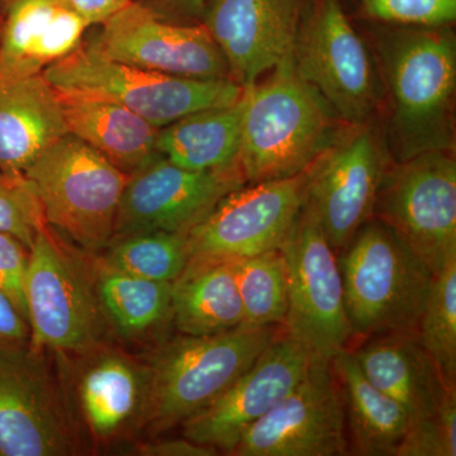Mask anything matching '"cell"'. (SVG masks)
I'll list each match as a JSON object with an SVG mask.
<instances>
[{
  "mask_svg": "<svg viewBox=\"0 0 456 456\" xmlns=\"http://www.w3.org/2000/svg\"><path fill=\"white\" fill-rule=\"evenodd\" d=\"M28 261L29 248L17 237L0 232V290L7 294L26 320L25 283Z\"/></svg>",
  "mask_w": 456,
  "mask_h": 456,
  "instance_id": "obj_34",
  "label": "cell"
},
{
  "mask_svg": "<svg viewBox=\"0 0 456 456\" xmlns=\"http://www.w3.org/2000/svg\"><path fill=\"white\" fill-rule=\"evenodd\" d=\"M93 38L114 61L175 77L230 79L226 60L206 27L178 25L131 0Z\"/></svg>",
  "mask_w": 456,
  "mask_h": 456,
  "instance_id": "obj_17",
  "label": "cell"
},
{
  "mask_svg": "<svg viewBox=\"0 0 456 456\" xmlns=\"http://www.w3.org/2000/svg\"><path fill=\"white\" fill-rule=\"evenodd\" d=\"M245 184L239 167L188 170L158 152L128 176L113 239L147 232L188 233L228 193Z\"/></svg>",
  "mask_w": 456,
  "mask_h": 456,
  "instance_id": "obj_15",
  "label": "cell"
},
{
  "mask_svg": "<svg viewBox=\"0 0 456 456\" xmlns=\"http://www.w3.org/2000/svg\"><path fill=\"white\" fill-rule=\"evenodd\" d=\"M340 387L331 362L314 358L301 382L242 434L233 456L349 455Z\"/></svg>",
  "mask_w": 456,
  "mask_h": 456,
  "instance_id": "obj_14",
  "label": "cell"
},
{
  "mask_svg": "<svg viewBox=\"0 0 456 456\" xmlns=\"http://www.w3.org/2000/svg\"><path fill=\"white\" fill-rule=\"evenodd\" d=\"M362 13L379 25L452 26L456 0H359Z\"/></svg>",
  "mask_w": 456,
  "mask_h": 456,
  "instance_id": "obj_32",
  "label": "cell"
},
{
  "mask_svg": "<svg viewBox=\"0 0 456 456\" xmlns=\"http://www.w3.org/2000/svg\"><path fill=\"white\" fill-rule=\"evenodd\" d=\"M160 20L178 25H200L208 0H134Z\"/></svg>",
  "mask_w": 456,
  "mask_h": 456,
  "instance_id": "obj_35",
  "label": "cell"
},
{
  "mask_svg": "<svg viewBox=\"0 0 456 456\" xmlns=\"http://www.w3.org/2000/svg\"><path fill=\"white\" fill-rule=\"evenodd\" d=\"M59 94L44 75L0 83V171L25 176L51 146L68 134Z\"/></svg>",
  "mask_w": 456,
  "mask_h": 456,
  "instance_id": "obj_22",
  "label": "cell"
},
{
  "mask_svg": "<svg viewBox=\"0 0 456 456\" xmlns=\"http://www.w3.org/2000/svg\"><path fill=\"white\" fill-rule=\"evenodd\" d=\"M307 0H208L202 25L242 88L292 59Z\"/></svg>",
  "mask_w": 456,
  "mask_h": 456,
  "instance_id": "obj_18",
  "label": "cell"
},
{
  "mask_svg": "<svg viewBox=\"0 0 456 456\" xmlns=\"http://www.w3.org/2000/svg\"><path fill=\"white\" fill-rule=\"evenodd\" d=\"M42 75L57 93L113 102L158 128L198 110L230 106L244 93L228 77H175L114 61L93 40L83 41Z\"/></svg>",
  "mask_w": 456,
  "mask_h": 456,
  "instance_id": "obj_5",
  "label": "cell"
},
{
  "mask_svg": "<svg viewBox=\"0 0 456 456\" xmlns=\"http://www.w3.org/2000/svg\"><path fill=\"white\" fill-rule=\"evenodd\" d=\"M417 335L444 382L456 389V256L435 273Z\"/></svg>",
  "mask_w": 456,
  "mask_h": 456,
  "instance_id": "obj_30",
  "label": "cell"
},
{
  "mask_svg": "<svg viewBox=\"0 0 456 456\" xmlns=\"http://www.w3.org/2000/svg\"><path fill=\"white\" fill-rule=\"evenodd\" d=\"M242 97L239 167L246 184L305 173L350 127L298 77L292 59Z\"/></svg>",
  "mask_w": 456,
  "mask_h": 456,
  "instance_id": "obj_2",
  "label": "cell"
},
{
  "mask_svg": "<svg viewBox=\"0 0 456 456\" xmlns=\"http://www.w3.org/2000/svg\"><path fill=\"white\" fill-rule=\"evenodd\" d=\"M0 340L29 341V326L7 294L0 290Z\"/></svg>",
  "mask_w": 456,
  "mask_h": 456,
  "instance_id": "obj_37",
  "label": "cell"
},
{
  "mask_svg": "<svg viewBox=\"0 0 456 456\" xmlns=\"http://www.w3.org/2000/svg\"><path fill=\"white\" fill-rule=\"evenodd\" d=\"M393 161L386 140L370 121L350 126L307 170L305 202L336 254L373 218L375 200Z\"/></svg>",
  "mask_w": 456,
  "mask_h": 456,
  "instance_id": "obj_12",
  "label": "cell"
},
{
  "mask_svg": "<svg viewBox=\"0 0 456 456\" xmlns=\"http://www.w3.org/2000/svg\"><path fill=\"white\" fill-rule=\"evenodd\" d=\"M338 259L354 338L417 332L435 275L419 255L371 218Z\"/></svg>",
  "mask_w": 456,
  "mask_h": 456,
  "instance_id": "obj_4",
  "label": "cell"
},
{
  "mask_svg": "<svg viewBox=\"0 0 456 456\" xmlns=\"http://www.w3.org/2000/svg\"><path fill=\"white\" fill-rule=\"evenodd\" d=\"M79 452L74 419L45 350L0 340V456Z\"/></svg>",
  "mask_w": 456,
  "mask_h": 456,
  "instance_id": "obj_11",
  "label": "cell"
},
{
  "mask_svg": "<svg viewBox=\"0 0 456 456\" xmlns=\"http://www.w3.org/2000/svg\"><path fill=\"white\" fill-rule=\"evenodd\" d=\"M93 281L104 317L125 338H139L171 322L173 283L147 281L99 260Z\"/></svg>",
  "mask_w": 456,
  "mask_h": 456,
  "instance_id": "obj_27",
  "label": "cell"
},
{
  "mask_svg": "<svg viewBox=\"0 0 456 456\" xmlns=\"http://www.w3.org/2000/svg\"><path fill=\"white\" fill-rule=\"evenodd\" d=\"M397 456H456V395L436 419L408 428Z\"/></svg>",
  "mask_w": 456,
  "mask_h": 456,
  "instance_id": "obj_33",
  "label": "cell"
},
{
  "mask_svg": "<svg viewBox=\"0 0 456 456\" xmlns=\"http://www.w3.org/2000/svg\"><path fill=\"white\" fill-rule=\"evenodd\" d=\"M101 260L134 277L173 283L189 261L187 233L147 232L113 239Z\"/></svg>",
  "mask_w": 456,
  "mask_h": 456,
  "instance_id": "obj_29",
  "label": "cell"
},
{
  "mask_svg": "<svg viewBox=\"0 0 456 456\" xmlns=\"http://www.w3.org/2000/svg\"><path fill=\"white\" fill-rule=\"evenodd\" d=\"M242 113L244 97L230 106L207 108L188 114L159 130L156 151L188 170L237 167Z\"/></svg>",
  "mask_w": 456,
  "mask_h": 456,
  "instance_id": "obj_26",
  "label": "cell"
},
{
  "mask_svg": "<svg viewBox=\"0 0 456 456\" xmlns=\"http://www.w3.org/2000/svg\"><path fill=\"white\" fill-rule=\"evenodd\" d=\"M307 171L242 185L187 233L189 260H235L279 250L301 215Z\"/></svg>",
  "mask_w": 456,
  "mask_h": 456,
  "instance_id": "obj_13",
  "label": "cell"
},
{
  "mask_svg": "<svg viewBox=\"0 0 456 456\" xmlns=\"http://www.w3.org/2000/svg\"><path fill=\"white\" fill-rule=\"evenodd\" d=\"M351 353L365 377L403 407L410 428L436 419L456 395V389L444 382L416 331L373 336Z\"/></svg>",
  "mask_w": 456,
  "mask_h": 456,
  "instance_id": "obj_20",
  "label": "cell"
},
{
  "mask_svg": "<svg viewBox=\"0 0 456 456\" xmlns=\"http://www.w3.org/2000/svg\"><path fill=\"white\" fill-rule=\"evenodd\" d=\"M171 323L179 334L208 336L244 326L233 260L191 259L171 289Z\"/></svg>",
  "mask_w": 456,
  "mask_h": 456,
  "instance_id": "obj_25",
  "label": "cell"
},
{
  "mask_svg": "<svg viewBox=\"0 0 456 456\" xmlns=\"http://www.w3.org/2000/svg\"><path fill=\"white\" fill-rule=\"evenodd\" d=\"M80 358L86 360L77 382L80 411L93 437L108 443L139 425L149 368L104 345Z\"/></svg>",
  "mask_w": 456,
  "mask_h": 456,
  "instance_id": "obj_21",
  "label": "cell"
},
{
  "mask_svg": "<svg viewBox=\"0 0 456 456\" xmlns=\"http://www.w3.org/2000/svg\"><path fill=\"white\" fill-rule=\"evenodd\" d=\"M373 50L391 114L393 160L425 152H455L456 38L452 26L373 29Z\"/></svg>",
  "mask_w": 456,
  "mask_h": 456,
  "instance_id": "obj_1",
  "label": "cell"
},
{
  "mask_svg": "<svg viewBox=\"0 0 456 456\" xmlns=\"http://www.w3.org/2000/svg\"><path fill=\"white\" fill-rule=\"evenodd\" d=\"M0 25H2V12H0Z\"/></svg>",
  "mask_w": 456,
  "mask_h": 456,
  "instance_id": "obj_39",
  "label": "cell"
},
{
  "mask_svg": "<svg viewBox=\"0 0 456 456\" xmlns=\"http://www.w3.org/2000/svg\"><path fill=\"white\" fill-rule=\"evenodd\" d=\"M244 326H283L288 312V268L283 251L233 260Z\"/></svg>",
  "mask_w": 456,
  "mask_h": 456,
  "instance_id": "obj_28",
  "label": "cell"
},
{
  "mask_svg": "<svg viewBox=\"0 0 456 456\" xmlns=\"http://www.w3.org/2000/svg\"><path fill=\"white\" fill-rule=\"evenodd\" d=\"M275 327L240 326L208 336L179 334L156 351L137 430L151 436L184 424L220 397L277 336Z\"/></svg>",
  "mask_w": 456,
  "mask_h": 456,
  "instance_id": "obj_3",
  "label": "cell"
},
{
  "mask_svg": "<svg viewBox=\"0 0 456 456\" xmlns=\"http://www.w3.org/2000/svg\"><path fill=\"white\" fill-rule=\"evenodd\" d=\"M42 224L40 204L28 182L0 171V232L17 237L31 250Z\"/></svg>",
  "mask_w": 456,
  "mask_h": 456,
  "instance_id": "obj_31",
  "label": "cell"
},
{
  "mask_svg": "<svg viewBox=\"0 0 456 456\" xmlns=\"http://www.w3.org/2000/svg\"><path fill=\"white\" fill-rule=\"evenodd\" d=\"M288 268V312L283 330L314 358L331 362L350 349L351 332L338 254L327 241L311 204L281 248Z\"/></svg>",
  "mask_w": 456,
  "mask_h": 456,
  "instance_id": "obj_9",
  "label": "cell"
},
{
  "mask_svg": "<svg viewBox=\"0 0 456 456\" xmlns=\"http://www.w3.org/2000/svg\"><path fill=\"white\" fill-rule=\"evenodd\" d=\"M25 297L36 349L82 356L104 345V314L93 275L46 222L29 250Z\"/></svg>",
  "mask_w": 456,
  "mask_h": 456,
  "instance_id": "obj_7",
  "label": "cell"
},
{
  "mask_svg": "<svg viewBox=\"0 0 456 456\" xmlns=\"http://www.w3.org/2000/svg\"><path fill=\"white\" fill-rule=\"evenodd\" d=\"M314 356L279 331L235 383L183 424V436L231 455L242 434L297 386Z\"/></svg>",
  "mask_w": 456,
  "mask_h": 456,
  "instance_id": "obj_16",
  "label": "cell"
},
{
  "mask_svg": "<svg viewBox=\"0 0 456 456\" xmlns=\"http://www.w3.org/2000/svg\"><path fill=\"white\" fill-rule=\"evenodd\" d=\"M134 452L137 455L143 456H216L220 454V452L213 446L194 443L187 437L141 443Z\"/></svg>",
  "mask_w": 456,
  "mask_h": 456,
  "instance_id": "obj_36",
  "label": "cell"
},
{
  "mask_svg": "<svg viewBox=\"0 0 456 456\" xmlns=\"http://www.w3.org/2000/svg\"><path fill=\"white\" fill-rule=\"evenodd\" d=\"M373 218L439 272L456 256L455 152L432 151L393 161Z\"/></svg>",
  "mask_w": 456,
  "mask_h": 456,
  "instance_id": "obj_10",
  "label": "cell"
},
{
  "mask_svg": "<svg viewBox=\"0 0 456 456\" xmlns=\"http://www.w3.org/2000/svg\"><path fill=\"white\" fill-rule=\"evenodd\" d=\"M0 83L42 75L82 45L89 25L57 0H0Z\"/></svg>",
  "mask_w": 456,
  "mask_h": 456,
  "instance_id": "obj_19",
  "label": "cell"
},
{
  "mask_svg": "<svg viewBox=\"0 0 456 456\" xmlns=\"http://www.w3.org/2000/svg\"><path fill=\"white\" fill-rule=\"evenodd\" d=\"M342 402L350 454L397 456L410 428L401 404L365 377L350 349L331 360Z\"/></svg>",
  "mask_w": 456,
  "mask_h": 456,
  "instance_id": "obj_24",
  "label": "cell"
},
{
  "mask_svg": "<svg viewBox=\"0 0 456 456\" xmlns=\"http://www.w3.org/2000/svg\"><path fill=\"white\" fill-rule=\"evenodd\" d=\"M292 62L346 125L373 121L383 101L382 77L340 0H307Z\"/></svg>",
  "mask_w": 456,
  "mask_h": 456,
  "instance_id": "obj_8",
  "label": "cell"
},
{
  "mask_svg": "<svg viewBox=\"0 0 456 456\" xmlns=\"http://www.w3.org/2000/svg\"><path fill=\"white\" fill-rule=\"evenodd\" d=\"M57 2L73 9L90 26H94L103 23L119 9L127 5L131 0H57Z\"/></svg>",
  "mask_w": 456,
  "mask_h": 456,
  "instance_id": "obj_38",
  "label": "cell"
},
{
  "mask_svg": "<svg viewBox=\"0 0 456 456\" xmlns=\"http://www.w3.org/2000/svg\"><path fill=\"white\" fill-rule=\"evenodd\" d=\"M47 226L98 255L113 239L128 175L74 134L51 146L23 176Z\"/></svg>",
  "mask_w": 456,
  "mask_h": 456,
  "instance_id": "obj_6",
  "label": "cell"
},
{
  "mask_svg": "<svg viewBox=\"0 0 456 456\" xmlns=\"http://www.w3.org/2000/svg\"><path fill=\"white\" fill-rule=\"evenodd\" d=\"M59 94L69 134L97 150L128 176L154 158L159 130L113 102Z\"/></svg>",
  "mask_w": 456,
  "mask_h": 456,
  "instance_id": "obj_23",
  "label": "cell"
}]
</instances>
